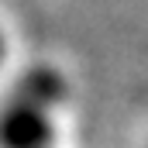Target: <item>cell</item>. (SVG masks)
I'll return each instance as SVG.
<instances>
[{
	"mask_svg": "<svg viewBox=\"0 0 148 148\" xmlns=\"http://www.w3.org/2000/svg\"><path fill=\"white\" fill-rule=\"evenodd\" d=\"M52 145V121L48 110L10 100L0 114V148H48Z\"/></svg>",
	"mask_w": 148,
	"mask_h": 148,
	"instance_id": "obj_1",
	"label": "cell"
},
{
	"mask_svg": "<svg viewBox=\"0 0 148 148\" xmlns=\"http://www.w3.org/2000/svg\"><path fill=\"white\" fill-rule=\"evenodd\" d=\"M0 59H3V38H0Z\"/></svg>",
	"mask_w": 148,
	"mask_h": 148,
	"instance_id": "obj_3",
	"label": "cell"
},
{
	"mask_svg": "<svg viewBox=\"0 0 148 148\" xmlns=\"http://www.w3.org/2000/svg\"><path fill=\"white\" fill-rule=\"evenodd\" d=\"M14 100H21L28 107H38V110H52L55 103L66 100V79L52 66H35V69H28L17 79Z\"/></svg>",
	"mask_w": 148,
	"mask_h": 148,
	"instance_id": "obj_2",
	"label": "cell"
}]
</instances>
